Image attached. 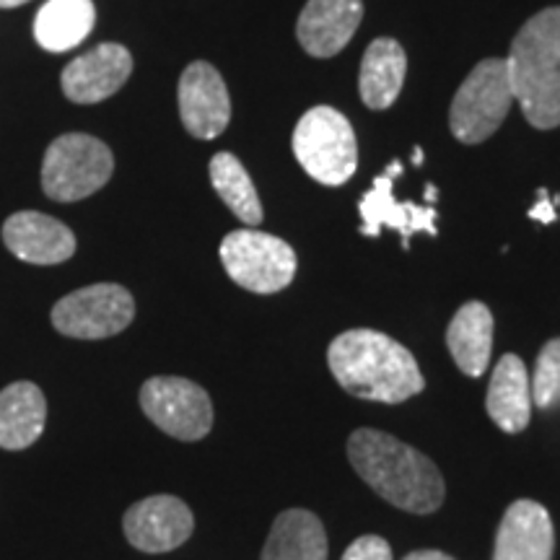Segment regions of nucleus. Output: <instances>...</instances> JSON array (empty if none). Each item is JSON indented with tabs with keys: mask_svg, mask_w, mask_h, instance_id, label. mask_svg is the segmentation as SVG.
<instances>
[{
	"mask_svg": "<svg viewBox=\"0 0 560 560\" xmlns=\"http://www.w3.org/2000/svg\"><path fill=\"white\" fill-rule=\"evenodd\" d=\"M221 262L229 278L252 293L283 291L299 265L289 242L255 229L231 231L221 242Z\"/></svg>",
	"mask_w": 560,
	"mask_h": 560,
	"instance_id": "nucleus-7",
	"label": "nucleus"
},
{
	"mask_svg": "<svg viewBox=\"0 0 560 560\" xmlns=\"http://www.w3.org/2000/svg\"><path fill=\"white\" fill-rule=\"evenodd\" d=\"M532 405L550 410L560 405V338L545 342L532 374Z\"/></svg>",
	"mask_w": 560,
	"mask_h": 560,
	"instance_id": "nucleus-24",
	"label": "nucleus"
},
{
	"mask_svg": "<svg viewBox=\"0 0 560 560\" xmlns=\"http://www.w3.org/2000/svg\"><path fill=\"white\" fill-rule=\"evenodd\" d=\"M529 219L540 221V223H552L558 219L556 213V202L550 200L548 190H537V206L529 208Z\"/></svg>",
	"mask_w": 560,
	"mask_h": 560,
	"instance_id": "nucleus-26",
	"label": "nucleus"
},
{
	"mask_svg": "<svg viewBox=\"0 0 560 560\" xmlns=\"http://www.w3.org/2000/svg\"><path fill=\"white\" fill-rule=\"evenodd\" d=\"M514 102L506 60L488 58L478 62L454 94L450 109L452 136L467 145L482 143L501 128Z\"/></svg>",
	"mask_w": 560,
	"mask_h": 560,
	"instance_id": "nucleus-5",
	"label": "nucleus"
},
{
	"mask_svg": "<svg viewBox=\"0 0 560 560\" xmlns=\"http://www.w3.org/2000/svg\"><path fill=\"white\" fill-rule=\"evenodd\" d=\"M327 363L340 387L361 400L400 405L425 387L410 350L376 330L338 335L327 350Z\"/></svg>",
	"mask_w": 560,
	"mask_h": 560,
	"instance_id": "nucleus-2",
	"label": "nucleus"
},
{
	"mask_svg": "<svg viewBox=\"0 0 560 560\" xmlns=\"http://www.w3.org/2000/svg\"><path fill=\"white\" fill-rule=\"evenodd\" d=\"M488 416L506 433H520L529 425L532 389L527 366L520 355L506 353L495 363L486 397Z\"/></svg>",
	"mask_w": 560,
	"mask_h": 560,
	"instance_id": "nucleus-17",
	"label": "nucleus"
},
{
	"mask_svg": "<svg viewBox=\"0 0 560 560\" xmlns=\"http://www.w3.org/2000/svg\"><path fill=\"white\" fill-rule=\"evenodd\" d=\"M425 200H429V202L436 200V187H433V185L425 187Z\"/></svg>",
	"mask_w": 560,
	"mask_h": 560,
	"instance_id": "nucleus-30",
	"label": "nucleus"
},
{
	"mask_svg": "<svg viewBox=\"0 0 560 560\" xmlns=\"http://www.w3.org/2000/svg\"><path fill=\"white\" fill-rule=\"evenodd\" d=\"M446 346L462 374H486L493 350V314L482 301H467L459 306L446 330Z\"/></svg>",
	"mask_w": 560,
	"mask_h": 560,
	"instance_id": "nucleus-19",
	"label": "nucleus"
},
{
	"mask_svg": "<svg viewBox=\"0 0 560 560\" xmlns=\"http://www.w3.org/2000/svg\"><path fill=\"white\" fill-rule=\"evenodd\" d=\"M361 0H310L301 11L296 37L312 58H335L361 26Z\"/></svg>",
	"mask_w": 560,
	"mask_h": 560,
	"instance_id": "nucleus-15",
	"label": "nucleus"
},
{
	"mask_svg": "<svg viewBox=\"0 0 560 560\" xmlns=\"http://www.w3.org/2000/svg\"><path fill=\"white\" fill-rule=\"evenodd\" d=\"M293 156L319 185H346L359 170V143L348 117L332 107L306 112L293 130Z\"/></svg>",
	"mask_w": 560,
	"mask_h": 560,
	"instance_id": "nucleus-4",
	"label": "nucleus"
},
{
	"mask_svg": "<svg viewBox=\"0 0 560 560\" xmlns=\"http://www.w3.org/2000/svg\"><path fill=\"white\" fill-rule=\"evenodd\" d=\"M140 408L161 431L179 441H200L213 429L208 392L182 376H153L140 387Z\"/></svg>",
	"mask_w": 560,
	"mask_h": 560,
	"instance_id": "nucleus-9",
	"label": "nucleus"
},
{
	"mask_svg": "<svg viewBox=\"0 0 560 560\" xmlns=\"http://www.w3.org/2000/svg\"><path fill=\"white\" fill-rule=\"evenodd\" d=\"M3 242L19 260L32 265H60L73 257L75 236L66 223L37 210L13 213L3 226Z\"/></svg>",
	"mask_w": 560,
	"mask_h": 560,
	"instance_id": "nucleus-14",
	"label": "nucleus"
},
{
	"mask_svg": "<svg viewBox=\"0 0 560 560\" xmlns=\"http://www.w3.org/2000/svg\"><path fill=\"white\" fill-rule=\"evenodd\" d=\"M423 159H425V153H423V149H416V151H412V164H416V166H420V164H423Z\"/></svg>",
	"mask_w": 560,
	"mask_h": 560,
	"instance_id": "nucleus-29",
	"label": "nucleus"
},
{
	"mask_svg": "<svg viewBox=\"0 0 560 560\" xmlns=\"http://www.w3.org/2000/svg\"><path fill=\"white\" fill-rule=\"evenodd\" d=\"M348 459L366 486L392 506L410 514H433L444 503V478L423 452L376 429L348 439Z\"/></svg>",
	"mask_w": 560,
	"mask_h": 560,
	"instance_id": "nucleus-1",
	"label": "nucleus"
},
{
	"mask_svg": "<svg viewBox=\"0 0 560 560\" xmlns=\"http://www.w3.org/2000/svg\"><path fill=\"white\" fill-rule=\"evenodd\" d=\"M556 532L542 503L520 499L503 514L493 560H552Z\"/></svg>",
	"mask_w": 560,
	"mask_h": 560,
	"instance_id": "nucleus-16",
	"label": "nucleus"
},
{
	"mask_svg": "<svg viewBox=\"0 0 560 560\" xmlns=\"http://www.w3.org/2000/svg\"><path fill=\"white\" fill-rule=\"evenodd\" d=\"M47 400L32 382H13L0 392V450L19 452L42 436Z\"/></svg>",
	"mask_w": 560,
	"mask_h": 560,
	"instance_id": "nucleus-18",
	"label": "nucleus"
},
{
	"mask_svg": "<svg viewBox=\"0 0 560 560\" xmlns=\"http://www.w3.org/2000/svg\"><path fill=\"white\" fill-rule=\"evenodd\" d=\"M179 115L192 138L213 140L229 128L231 100L223 75L210 62H192L179 79Z\"/></svg>",
	"mask_w": 560,
	"mask_h": 560,
	"instance_id": "nucleus-12",
	"label": "nucleus"
},
{
	"mask_svg": "<svg viewBox=\"0 0 560 560\" xmlns=\"http://www.w3.org/2000/svg\"><path fill=\"white\" fill-rule=\"evenodd\" d=\"M96 9L91 0H47L34 19V37L47 52H68L94 30Z\"/></svg>",
	"mask_w": 560,
	"mask_h": 560,
	"instance_id": "nucleus-22",
	"label": "nucleus"
},
{
	"mask_svg": "<svg viewBox=\"0 0 560 560\" xmlns=\"http://www.w3.org/2000/svg\"><path fill=\"white\" fill-rule=\"evenodd\" d=\"M514 100L537 130L560 125V5L535 13L506 58Z\"/></svg>",
	"mask_w": 560,
	"mask_h": 560,
	"instance_id": "nucleus-3",
	"label": "nucleus"
},
{
	"mask_svg": "<svg viewBox=\"0 0 560 560\" xmlns=\"http://www.w3.org/2000/svg\"><path fill=\"white\" fill-rule=\"evenodd\" d=\"M210 182H213V190L219 192V198L226 202L236 219L247 223V226L262 223V206L260 198H257L255 182L249 179L247 170L234 153L221 151L210 159Z\"/></svg>",
	"mask_w": 560,
	"mask_h": 560,
	"instance_id": "nucleus-23",
	"label": "nucleus"
},
{
	"mask_svg": "<svg viewBox=\"0 0 560 560\" xmlns=\"http://www.w3.org/2000/svg\"><path fill=\"white\" fill-rule=\"evenodd\" d=\"M342 560H392V548L387 540L376 535H363L346 550Z\"/></svg>",
	"mask_w": 560,
	"mask_h": 560,
	"instance_id": "nucleus-25",
	"label": "nucleus"
},
{
	"mask_svg": "<svg viewBox=\"0 0 560 560\" xmlns=\"http://www.w3.org/2000/svg\"><path fill=\"white\" fill-rule=\"evenodd\" d=\"M30 3V0H0V9H16V5Z\"/></svg>",
	"mask_w": 560,
	"mask_h": 560,
	"instance_id": "nucleus-28",
	"label": "nucleus"
},
{
	"mask_svg": "<svg viewBox=\"0 0 560 560\" xmlns=\"http://www.w3.org/2000/svg\"><path fill=\"white\" fill-rule=\"evenodd\" d=\"M132 73V55L117 42H104L81 58L70 60L60 75L62 94L75 104H96L109 100L125 86Z\"/></svg>",
	"mask_w": 560,
	"mask_h": 560,
	"instance_id": "nucleus-13",
	"label": "nucleus"
},
{
	"mask_svg": "<svg viewBox=\"0 0 560 560\" xmlns=\"http://www.w3.org/2000/svg\"><path fill=\"white\" fill-rule=\"evenodd\" d=\"M402 560H454V558L446 556V552H441V550H416V552H410V556H405Z\"/></svg>",
	"mask_w": 560,
	"mask_h": 560,
	"instance_id": "nucleus-27",
	"label": "nucleus"
},
{
	"mask_svg": "<svg viewBox=\"0 0 560 560\" xmlns=\"http://www.w3.org/2000/svg\"><path fill=\"white\" fill-rule=\"evenodd\" d=\"M402 161H392L387 172L380 174L374 179V187L363 195L359 202V213L363 219L361 234L363 236H380L382 229L387 226L402 236L405 249H408L412 234H429L436 236V208L431 206H418V202L405 200L400 202L392 195V187H395V177L402 174Z\"/></svg>",
	"mask_w": 560,
	"mask_h": 560,
	"instance_id": "nucleus-10",
	"label": "nucleus"
},
{
	"mask_svg": "<svg viewBox=\"0 0 560 560\" xmlns=\"http://www.w3.org/2000/svg\"><path fill=\"white\" fill-rule=\"evenodd\" d=\"M136 317V301L117 283H96L68 293L52 310L55 330L79 340H104Z\"/></svg>",
	"mask_w": 560,
	"mask_h": 560,
	"instance_id": "nucleus-8",
	"label": "nucleus"
},
{
	"mask_svg": "<svg viewBox=\"0 0 560 560\" xmlns=\"http://www.w3.org/2000/svg\"><path fill=\"white\" fill-rule=\"evenodd\" d=\"M260 560H327V535L317 514L306 509L278 514Z\"/></svg>",
	"mask_w": 560,
	"mask_h": 560,
	"instance_id": "nucleus-21",
	"label": "nucleus"
},
{
	"mask_svg": "<svg viewBox=\"0 0 560 560\" xmlns=\"http://www.w3.org/2000/svg\"><path fill=\"white\" fill-rule=\"evenodd\" d=\"M125 537L143 552H170L190 540L192 511L177 495H149L132 503L122 520Z\"/></svg>",
	"mask_w": 560,
	"mask_h": 560,
	"instance_id": "nucleus-11",
	"label": "nucleus"
},
{
	"mask_svg": "<svg viewBox=\"0 0 560 560\" xmlns=\"http://www.w3.org/2000/svg\"><path fill=\"white\" fill-rule=\"evenodd\" d=\"M405 70H408V58L400 42L382 37L369 45L363 52L361 73H359V91L361 100L369 109H387L400 96L405 83Z\"/></svg>",
	"mask_w": 560,
	"mask_h": 560,
	"instance_id": "nucleus-20",
	"label": "nucleus"
},
{
	"mask_svg": "<svg viewBox=\"0 0 560 560\" xmlns=\"http://www.w3.org/2000/svg\"><path fill=\"white\" fill-rule=\"evenodd\" d=\"M115 172V159L100 138L68 132L55 138L42 161V187L47 198L75 202L100 192Z\"/></svg>",
	"mask_w": 560,
	"mask_h": 560,
	"instance_id": "nucleus-6",
	"label": "nucleus"
}]
</instances>
